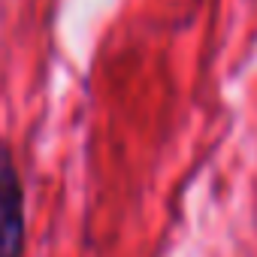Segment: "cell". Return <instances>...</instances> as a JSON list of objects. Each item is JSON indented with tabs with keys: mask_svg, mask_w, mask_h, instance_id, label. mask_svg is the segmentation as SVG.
I'll list each match as a JSON object with an SVG mask.
<instances>
[{
	"mask_svg": "<svg viewBox=\"0 0 257 257\" xmlns=\"http://www.w3.org/2000/svg\"><path fill=\"white\" fill-rule=\"evenodd\" d=\"M25 185L10 143L0 140V257H25Z\"/></svg>",
	"mask_w": 257,
	"mask_h": 257,
	"instance_id": "1",
	"label": "cell"
}]
</instances>
